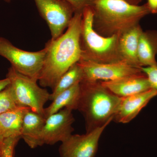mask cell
I'll return each mask as SVG.
<instances>
[{
	"mask_svg": "<svg viewBox=\"0 0 157 157\" xmlns=\"http://www.w3.org/2000/svg\"><path fill=\"white\" fill-rule=\"evenodd\" d=\"M82 16V12H75L66 32L45 44L46 54L38 80L41 87L53 90L62 75L81 58Z\"/></svg>",
	"mask_w": 157,
	"mask_h": 157,
	"instance_id": "6da1fadb",
	"label": "cell"
},
{
	"mask_svg": "<svg viewBox=\"0 0 157 157\" xmlns=\"http://www.w3.org/2000/svg\"><path fill=\"white\" fill-rule=\"evenodd\" d=\"M91 7L93 28L105 37L120 36L151 14L146 4L135 6L124 0H95Z\"/></svg>",
	"mask_w": 157,
	"mask_h": 157,
	"instance_id": "7a4b0ae2",
	"label": "cell"
},
{
	"mask_svg": "<svg viewBox=\"0 0 157 157\" xmlns=\"http://www.w3.org/2000/svg\"><path fill=\"white\" fill-rule=\"evenodd\" d=\"M121 99L104 86L101 81H81L77 109L84 116L86 132L109 124Z\"/></svg>",
	"mask_w": 157,
	"mask_h": 157,
	"instance_id": "3957f363",
	"label": "cell"
},
{
	"mask_svg": "<svg viewBox=\"0 0 157 157\" xmlns=\"http://www.w3.org/2000/svg\"><path fill=\"white\" fill-rule=\"evenodd\" d=\"M93 16L91 7L82 11L80 59L99 63L122 62L119 52V36L105 37L98 34L93 28Z\"/></svg>",
	"mask_w": 157,
	"mask_h": 157,
	"instance_id": "277c9868",
	"label": "cell"
},
{
	"mask_svg": "<svg viewBox=\"0 0 157 157\" xmlns=\"http://www.w3.org/2000/svg\"><path fill=\"white\" fill-rule=\"evenodd\" d=\"M6 77L10 80L9 85L17 107H27L44 116V105L50 95L47 90L39 86L38 80L21 74L11 67Z\"/></svg>",
	"mask_w": 157,
	"mask_h": 157,
	"instance_id": "5b68a950",
	"label": "cell"
},
{
	"mask_svg": "<svg viewBox=\"0 0 157 157\" xmlns=\"http://www.w3.org/2000/svg\"><path fill=\"white\" fill-rule=\"evenodd\" d=\"M46 52L45 47L37 52L22 50L8 39L0 36V56L8 60L11 67L21 74L38 81Z\"/></svg>",
	"mask_w": 157,
	"mask_h": 157,
	"instance_id": "8992f818",
	"label": "cell"
},
{
	"mask_svg": "<svg viewBox=\"0 0 157 157\" xmlns=\"http://www.w3.org/2000/svg\"><path fill=\"white\" fill-rule=\"evenodd\" d=\"M39 14L47 23L51 39L64 33L75 12L73 6L66 0H33Z\"/></svg>",
	"mask_w": 157,
	"mask_h": 157,
	"instance_id": "52a82bcc",
	"label": "cell"
},
{
	"mask_svg": "<svg viewBox=\"0 0 157 157\" xmlns=\"http://www.w3.org/2000/svg\"><path fill=\"white\" fill-rule=\"evenodd\" d=\"M83 70L84 79L88 81H111L119 78L142 75L141 67L123 62L99 63L80 59L78 62Z\"/></svg>",
	"mask_w": 157,
	"mask_h": 157,
	"instance_id": "ba28073f",
	"label": "cell"
},
{
	"mask_svg": "<svg viewBox=\"0 0 157 157\" xmlns=\"http://www.w3.org/2000/svg\"><path fill=\"white\" fill-rule=\"evenodd\" d=\"M72 111L63 108L46 118L41 134L42 146L62 143L72 135L74 131L72 125L75 121Z\"/></svg>",
	"mask_w": 157,
	"mask_h": 157,
	"instance_id": "9c48e42d",
	"label": "cell"
},
{
	"mask_svg": "<svg viewBox=\"0 0 157 157\" xmlns=\"http://www.w3.org/2000/svg\"><path fill=\"white\" fill-rule=\"evenodd\" d=\"M108 124L99 127L84 135H72L62 142L60 157H94L100 137Z\"/></svg>",
	"mask_w": 157,
	"mask_h": 157,
	"instance_id": "30bf717a",
	"label": "cell"
},
{
	"mask_svg": "<svg viewBox=\"0 0 157 157\" xmlns=\"http://www.w3.org/2000/svg\"><path fill=\"white\" fill-rule=\"evenodd\" d=\"M157 93L152 89L144 92L122 98L121 101L113 117L118 123L126 124L132 121L145 107Z\"/></svg>",
	"mask_w": 157,
	"mask_h": 157,
	"instance_id": "8fae6325",
	"label": "cell"
},
{
	"mask_svg": "<svg viewBox=\"0 0 157 157\" xmlns=\"http://www.w3.org/2000/svg\"><path fill=\"white\" fill-rule=\"evenodd\" d=\"M101 82L107 89L120 98L144 92L151 89L147 76L144 73L138 76Z\"/></svg>",
	"mask_w": 157,
	"mask_h": 157,
	"instance_id": "7c38bea8",
	"label": "cell"
},
{
	"mask_svg": "<svg viewBox=\"0 0 157 157\" xmlns=\"http://www.w3.org/2000/svg\"><path fill=\"white\" fill-rule=\"evenodd\" d=\"M142 31L139 24L119 37V52L122 61L139 68L141 67L137 52L139 38Z\"/></svg>",
	"mask_w": 157,
	"mask_h": 157,
	"instance_id": "4fadbf2b",
	"label": "cell"
},
{
	"mask_svg": "<svg viewBox=\"0 0 157 157\" xmlns=\"http://www.w3.org/2000/svg\"><path fill=\"white\" fill-rule=\"evenodd\" d=\"M46 118L29 109L23 121L21 138L31 148L42 146L41 136Z\"/></svg>",
	"mask_w": 157,
	"mask_h": 157,
	"instance_id": "5bb4252c",
	"label": "cell"
},
{
	"mask_svg": "<svg viewBox=\"0 0 157 157\" xmlns=\"http://www.w3.org/2000/svg\"><path fill=\"white\" fill-rule=\"evenodd\" d=\"M29 109L18 107L0 114V137L3 139L9 137L21 138V128L24 117Z\"/></svg>",
	"mask_w": 157,
	"mask_h": 157,
	"instance_id": "9a60e30c",
	"label": "cell"
},
{
	"mask_svg": "<svg viewBox=\"0 0 157 157\" xmlns=\"http://www.w3.org/2000/svg\"><path fill=\"white\" fill-rule=\"evenodd\" d=\"M157 31H142L138 42V60L141 67L157 65Z\"/></svg>",
	"mask_w": 157,
	"mask_h": 157,
	"instance_id": "2e32d148",
	"label": "cell"
},
{
	"mask_svg": "<svg viewBox=\"0 0 157 157\" xmlns=\"http://www.w3.org/2000/svg\"><path fill=\"white\" fill-rule=\"evenodd\" d=\"M80 93V82L61 93L52 100V103L44 109L45 118L63 108L77 109Z\"/></svg>",
	"mask_w": 157,
	"mask_h": 157,
	"instance_id": "e0dca14e",
	"label": "cell"
},
{
	"mask_svg": "<svg viewBox=\"0 0 157 157\" xmlns=\"http://www.w3.org/2000/svg\"><path fill=\"white\" fill-rule=\"evenodd\" d=\"M84 79V74L78 62L71 66L59 79L56 85L50 94L49 100L52 101L58 95L70 88Z\"/></svg>",
	"mask_w": 157,
	"mask_h": 157,
	"instance_id": "ac0fdd59",
	"label": "cell"
},
{
	"mask_svg": "<svg viewBox=\"0 0 157 157\" xmlns=\"http://www.w3.org/2000/svg\"><path fill=\"white\" fill-rule=\"evenodd\" d=\"M17 107H18L14 101L9 85L0 92V114L16 109Z\"/></svg>",
	"mask_w": 157,
	"mask_h": 157,
	"instance_id": "d6986e66",
	"label": "cell"
},
{
	"mask_svg": "<svg viewBox=\"0 0 157 157\" xmlns=\"http://www.w3.org/2000/svg\"><path fill=\"white\" fill-rule=\"evenodd\" d=\"M19 137H9L4 138L3 140L2 157H13L14 149Z\"/></svg>",
	"mask_w": 157,
	"mask_h": 157,
	"instance_id": "ffe728a7",
	"label": "cell"
},
{
	"mask_svg": "<svg viewBox=\"0 0 157 157\" xmlns=\"http://www.w3.org/2000/svg\"><path fill=\"white\" fill-rule=\"evenodd\" d=\"M142 72L146 74L151 87L157 93V65L150 67H141Z\"/></svg>",
	"mask_w": 157,
	"mask_h": 157,
	"instance_id": "44dd1931",
	"label": "cell"
},
{
	"mask_svg": "<svg viewBox=\"0 0 157 157\" xmlns=\"http://www.w3.org/2000/svg\"><path fill=\"white\" fill-rule=\"evenodd\" d=\"M71 4L76 12H82L84 9L91 7L95 0H66Z\"/></svg>",
	"mask_w": 157,
	"mask_h": 157,
	"instance_id": "7402d4cb",
	"label": "cell"
},
{
	"mask_svg": "<svg viewBox=\"0 0 157 157\" xmlns=\"http://www.w3.org/2000/svg\"><path fill=\"white\" fill-rule=\"evenodd\" d=\"M151 14H157V0H147L146 3Z\"/></svg>",
	"mask_w": 157,
	"mask_h": 157,
	"instance_id": "603a6c76",
	"label": "cell"
},
{
	"mask_svg": "<svg viewBox=\"0 0 157 157\" xmlns=\"http://www.w3.org/2000/svg\"><path fill=\"white\" fill-rule=\"evenodd\" d=\"M10 84V80L8 78L0 79V92L6 88Z\"/></svg>",
	"mask_w": 157,
	"mask_h": 157,
	"instance_id": "cb8c5ba5",
	"label": "cell"
},
{
	"mask_svg": "<svg viewBox=\"0 0 157 157\" xmlns=\"http://www.w3.org/2000/svg\"><path fill=\"white\" fill-rule=\"evenodd\" d=\"M126 2L131 4V5H135V6H138L140 4L142 0H124Z\"/></svg>",
	"mask_w": 157,
	"mask_h": 157,
	"instance_id": "d4e9b609",
	"label": "cell"
},
{
	"mask_svg": "<svg viewBox=\"0 0 157 157\" xmlns=\"http://www.w3.org/2000/svg\"><path fill=\"white\" fill-rule=\"evenodd\" d=\"M3 140V138L0 137V157H2V155Z\"/></svg>",
	"mask_w": 157,
	"mask_h": 157,
	"instance_id": "484cf974",
	"label": "cell"
},
{
	"mask_svg": "<svg viewBox=\"0 0 157 157\" xmlns=\"http://www.w3.org/2000/svg\"><path fill=\"white\" fill-rule=\"evenodd\" d=\"M1 0H0V1H1ZM4 1H5V2H6L9 3L11 2V0H4Z\"/></svg>",
	"mask_w": 157,
	"mask_h": 157,
	"instance_id": "4316f807",
	"label": "cell"
},
{
	"mask_svg": "<svg viewBox=\"0 0 157 157\" xmlns=\"http://www.w3.org/2000/svg\"></svg>",
	"mask_w": 157,
	"mask_h": 157,
	"instance_id": "83f0119b",
	"label": "cell"
}]
</instances>
